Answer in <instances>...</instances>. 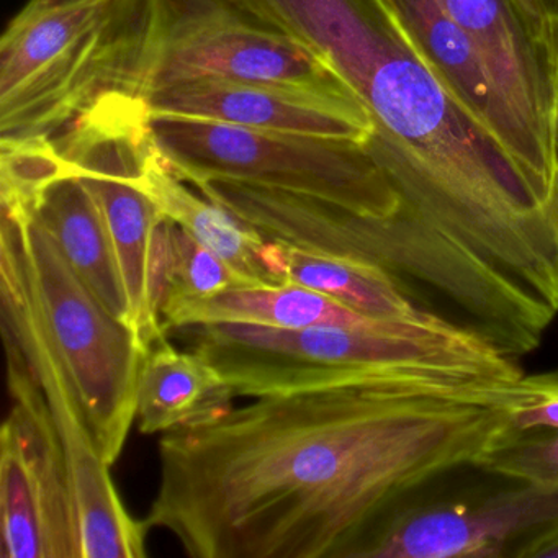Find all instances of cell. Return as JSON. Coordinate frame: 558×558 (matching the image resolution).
Listing matches in <instances>:
<instances>
[{"label": "cell", "instance_id": "obj_1", "mask_svg": "<svg viewBox=\"0 0 558 558\" xmlns=\"http://www.w3.org/2000/svg\"><path fill=\"white\" fill-rule=\"evenodd\" d=\"M498 387L416 375L256 398L162 434L143 522L195 558H354L401 496L511 437Z\"/></svg>", "mask_w": 558, "mask_h": 558}, {"label": "cell", "instance_id": "obj_2", "mask_svg": "<svg viewBox=\"0 0 558 558\" xmlns=\"http://www.w3.org/2000/svg\"><path fill=\"white\" fill-rule=\"evenodd\" d=\"M161 161L187 184L228 181L315 198L302 230L310 250L364 260L401 287L400 202L374 143L240 129L151 113Z\"/></svg>", "mask_w": 558, "mask_h": 558}, {"label": "cell", "instance_id": "obj_3", "mask_svg": "<svg viewBox=\"0 0 558 558\" xmlns=\"http://www.w3.org/2000/svg\"><path fill=\"white\" fill-rule=\"evenodd\" d=\"M207 359L234 397L259 398L398 380L459 375L509 384L518 361L485 339L430 312L381 329H287L202 325L174 329Z\"/></svg>", "mask_w": 558, "mask_h": 558}, {"label": "cell", "instance_id": "obj_4", "mask_svg": "<svg viewBox=\"0 0 558 558\" xmlns=\"http://www.w3.org/2000/svg\"><path fill=\"white\" fill-rule=\"evenodd\" d=\"M205 80L349 87L312 50L230 0H113L97 64L99 94L145 100Z\"/></svg>", "mask_w": 558, "mask_h": 558}, {"label": "cell", "instance_id": "obj_5", "mask_svg": "<svg viewBox=\"0 0 558 558\" xmlns=\"http://www.w3.org/2000/svg\"><path fill=\"white\" fill-rule=\"evenodd\" d=\"M0 263L27 290L76 385L97 449L112 466L136 420L148 349L77 276L34 211L2 207Z\"/></svg>", "mask_w": 558, "mask_h": 558}, {"label": "cell", "instance_id": "obj_6", "mask_svg": "<svg viewBox=\"0 0 558 558\" xmlns=\"http://www.w3.org/2000/svg\"><path fill=\"white\" fill-rule=\"evenodd\" d=\"M151 112L140 97L104 90L54 138L71 171L102 208L129 295V325L146 349L166 338L168 220L142 187L151 151Z\"/></svg>", "mask_w": 558, "mask_h": 558}, {"label": "cell", "instance_id": "obj_7", "mask_svg": "<svg viewBox=\"0 0 558 558\" xmlns=\"http://www.w3.org/2000/svg\"><path fill=\"white\" fill-rule=\"evenodd\" d=\"M113 0H28L0 38V142L51 138L99 94Z\"/></svg>", "mask_w": 558, "mask_h": 558}, {"label": "cell", "instance_id": "obj_8", "mask_svg": "<svg viewBox=\"0 0 558 558\" xmlns=\"http://www.w3.org/2000/svg\"><path fill=\"white\" fill-rule=\"evenodd\" d=\"M0 316L4 344L12 345L24 359L63 444L76 511L80 558L146 557L148 527L123 505L110 465L100 456L90 433L70 371L17 274L2 263Z\"/></svg>", "mask_w": 558, "mask_h": 558}, {"label": "cell", "instance_id": "obj_9", "mask_svg": "<svg viewBox=\"0 0 558 558\" xmlns=\"http://www.w3.org/2000/svg\"><path fill=\"white\" fill-rule=\"evenodd\" d=\"M4 345L12 407L0 430V557L80 558L60 434L24 359Z\"/></svg>", "mask_w": 558, "mask_h": 558}, {"label": "cell", "instance_id": "obj_10", "mask_svg": "<svg viewBox=\"0 0 558 558\" xmlns=\"http://www.w3.org/2000/svg\"><path fill=\"white\" fill-rule=\"evenodd\" d=\"M155 116L210 120L240 129L341 142L374 143L377 125L349 87L266 81L205 80L151 94Z\"/></svg>", "mask_w": 558, "mask_h": 558}, {"label": "cell", "instance_id": "obj_11", "mask_svg": "<svg viewBox=\"0 0 558 558\" xmlns=\"http://www.w3.org/2000/svg\"><path fill=\"white\" fill-rule=\"evenodd\" d=\"M558 161V0H439Z\"/></svg>", "mask_w": 558, "mask_h": 558}, {"label": "cell", "instance_id": "obj_12", "mask_svg": "<svg viewBox=\"0 0 558 558\" xmlns=\"http://www.w3.org/2000/svg\"><path fill=\"white\" fill-rule=\"evenodd\" d=\"M558 524V485L519 483L476 506L404 512L372 534L354 558H498Z\"/></svg>", "mask_w": 558, "mask_h": 558}, {"label": "cell", "instance_id": "obj_13", "mask_svg": "<svg viewBox=\"0 0 558 558\" xmlns=\"http://www.w3.org/2000/svg\"><path fill=\"white\" fill-rule=\"evenodd\" d=\"M398 322L404 319L372 318L331 296L290 282L243 283L207 299L175 296L162 305V323L168 332L184 326L221 323L287 329H381Z\"/></svg>", "mask_w": 558, "mask_h": 558}, {"label": "cell", "instance_id": "obj_14", "mask_svg": "<svg viewBox=\"0 0 558 558\" xmlns=\"http://www.w3.org/2000/svg\"><path fill=\"white\" fill-rule=\"evenodd\" d=\"M34 214L77 276L129 325V295L119 257L102 208L83 179L71 171L51 184Z\"/></svg>", "mask_w": 558, "mask_h": 558}, {"label": "cell", "instance_id": "obj_15", "mask_svg": "<svg viewBox=\"0 0 558 558\" xmlns=\"http://www.w3.org/2000/svg\"><path fill=\"white\" fill-rule=\"evenodd\" d=\"M234 398L207 359L161 339L149 349L140 375V433L166 434L215 420L233 408Z\"/></svg>", "mask_w": 558, "mask_h": 558}, {"label": "cell", "instance_id": "obj_16", "mask_svg": "<svg viewBox=\"0 0 558 558\" xmlns=\"http://www.w3.org/2000/svg\"><path fill=\"white\" fill-rule=\"evenodd\" d=\"M263 263L272 282L306 287L372 318L408 319L426 312L384 269L364 260L266 238Z\"/></svg>", "mask_w": 558, "mask_h": 558}, {"label": "cell", "instance_id": "obj_17", "mask_svg": "<svg viewBox=\"0 0 558 558\" xmlns=\"http://www.w3.org/2000/svg\"><path fill=\"white\" fill-rule=\"evenodd\" d=\"M142 187L162 217L225 260L246 283L272 282L263 263L266 238L174 174L153 146L142 174Z\"/></svg>", "mask_w": 558, "mask_h": 558}, {"label": "cell", "instance_id": "obj_18", "mask_svg": "<svg viewBox=\"0 0 558 558\" xmlns=\"http://www.w3.org/2000/svg\"><path fill=\"white\" fill-rule=\"evenodd\" d=\"M0 151L2 207L34 211L47 189L71 172L51 138L0 142Z\"/></svg>", "mask_w": 558, "mask_h": 558}, {"label": "cell", "instance_id": "obj_19", "mask_svg": "<svg viewBox=\"0 0 558 558\" xmlns=\"http://www.w3.org/2000/svg\"><path fill=\"white\" fill-rule=\"evenodd\" d=\"M168 236L169 260L165 302L175 296L207 299L230 287L246 283L221 257L169 220Z\"/></svg>", "mask_w": 558, "mask_h": 558}, {"label": "cell", "instance_id": "obj_20", "mask_svg": "<svg viewBox=\"0 0 558 558\" xmlns=\"http://www.w3.org/2000/svg\"><path fill=\"white\" fill-rule=\"evenodd\" d=\"M480 469L515 483L558 485V430L514 433Z\"/></svg>", "mask_w": 558, "mask_h": 558}, {"label": "cell", "instance_id": "obj_21", "mask_svg": "<svg viewBox=\"0 0 558 558\" xmlns=\"http://www.w3.org/2000/svg\"><path fill=\"white\" fill-rule=\"evenodd\" d=\"M496 403L515 433L558 430V371L522 374L496 390Z\"/></svg>", "mask_w": 558, "mask_h": 558}, {"label": "cell", "instance_id": "obj_22", "mask_svg": "<svg viewBox=\"0 0 558 558\" xmlns=\"http://www.w3.org/2000/svg\"><path fill=\"white\" fill-rule=\"evenodd\" d=\"M515 557H557L558 558V524L532 537L519 548Z\"/></svg>", "mask_w": 558, "mask_h": 558}]
</instances>
